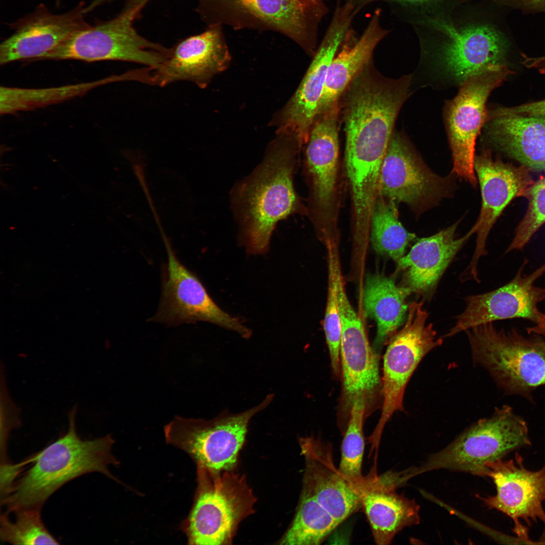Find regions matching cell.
<instances>
[{
	"label": "cell",
	"mask_w": 545,
	"mask_h": 545,
	"mask_svg": "<svg viewBox=\"0 0 545 545\" xmlns=\"http://www.w3.org/2000/svg\"><path fill=\"white\" fill-rule=\"evenodd\" d=\"M272 398L270 394L246 411L237 414L224 412L211 420L176 416L164 428L166 442L185 452L197 466L215 472L233 470L250 420Z\"/></svg>",
	"instance_id": "8"
},
{
	"label": "cell",
	"mask_w": 545,
	"mask_h": 545,
	"mask_svg": "<svg viewBox=\"0 0 545 545\" xmlns=\"http://www.w3.org/2000/svg\"><path fill=\"white\" fill-rule=\"evenodd\" d=\"M339 102L317 116L305 149L306 168L315 204L328 211L335 195L339 155Z\"/></svg>",
	"instance_id": "24"
},
{
	"label": "cell",
	"mask_w": 545,
	"mask_h": 545,
	"mask_svg": "<svg viewBox=\"0 0 545 545\" xmlns=\"http://www.w3.org/2000/svg\"><path fill=\"white\" fill-rule=\"evenodd\" d=\"M407 480L404 470L389 471L379 476L372 472L364 476L358 488L361 509L377 544L391 543L404 527L419 522V506L396 492Z\"/></svg>",
	"instance_id": "21"
},
{
	"label": "cell",
	"mask_w": 545,
	"mask_h": 545,
	"mask_svg": "<svg viewBox=\"0 0 545 545\" xmlns=\"http://www.w3.org/2000/svg\"><path fill=\"white\" fill-rule=\"evenodd\" d=\"M357 14L351 4L338 1L329 26L302 81L270 121L276 132L293 134L303 145L307 143L317 115L329 68Z\"/></svg>",
	"instance_id": "12"
},
{
	"label": "cell",
	"mask_w": 545,
	"mask_h": 545,
	"mask_svg": "<svg viewBox=\"0 0 545 545\" xmlns=\"http://www.w3.org/2000/svg\"><path fill=\"white\" fill-rule=\"evenodd\" d=\"M142 9L126 7L114 18L77 32L38 60L120 61L159 69L171 48L149 41L136 31L134 22Z\"/></svg>",
	"instance_id": "7"
},
{
	"label": "cell",
	"mask_w": 545,
	"mask_h": 545,
	"mask_svg": "<svg viewBox=\"0 0 545 545\" xmlns=\"http://www.w3.org/2000/svg\"><path fill=\"white\" fill-rule=\"evenodd\" d=\"M490 143L529 169L545 172V116L487 111L484 125Z\"/></svg>",
	"instance_id": "23"
},
{
	"label": "cell",
	"mask_w": 545,
	"mask_h": 545,
	"mask_svg": "<svg viewBox=\"0 0 545 545\" xmlns=\"http://www.w3.org/2000/svg\"><path fill=\"white\" fill-rule=\"evenodd\" d=\"M474 363L486 369L506 394L530 399L545 385V339L525 337L516 329H498L489 322L466 331Z\"/></svg>",
	"instance_id": "4"
},
{
	"label": "cell",
	"mask_w": 545,
	"mask_h": 545,
	"mask_svg": "<svg viewBox=\"0 0 545 545\" xmlns=\"http://www.w3.org/2000/svg\"><path fill=\"white\" fill-rule=\"evenodd\" d=\"M526 331L529 334L537 335L545 339V315L538 323L527 328Z\"/></svg>",
	"instance_id": "39"
},
{
	"label": "cell",
	"mask_w": 545,
	"mask_h": 545,
	"mask_svg": "<svg viewBox=\"0 0 545 545\" xmlns=\"http://www.w3.org/2000/svg\"><path fill=\"white\" fill-rule=\"evenodd\" d=\"M118 81L117 76L100 80L45 88L0 87V113L12 114L61 103L82 96L93 88Z\"/></svg>",
	"instance_id": "28"
},
{
	"label": "cell",
	"mask_w": 545,
	"mask_h": 545,
	"mask_svg": "<svg viewBox=\"0 0 545 545\" xmlns=\"http://www.w3.org/2000/svg\"><path fill=\"white\" fill-rule=\"evenodd\" d=\"M39 509H24L1 513L0 536L2 540L13 544H59L60 543L43 524Z\"/></svg>",
	"instance_id": "32"
},
{
	"label": "cell",
	"mask_w": 545,
	"mask_h": 545,
	"mask_svg": "<svg viewBox=\"0 0 545 545\" xmlns=\"http://www.w3.org/2000/svg\"><path fill=\"white\" fill-rule=\"evenodd\" d=\"M369 233L374 250L396 262L416 238L400 222L396 203L379 194L373 208Z\"/></svg>",
	"instance_id": "30"
},
{
	"label": "cell",
	"mask_w": 545,
	"mask_h": 545,
	"mask_svg": "<svg viewBox=\"0 0 545 545\" xmlns=\"http://www.w3.org/2000/svg\"><path fill=\"white\" fill-rule=\"evenodd\" d=\"M329 259L328 291L323 329L329 350L332 371L335 377H339L341 375V322L337 289V271L339 267L338 260L332 249L330 250Z\"/></svg>",
	"instance_id": "33"
},
{
	"label": "cell",
	"mask_w": 545,
	"mask_h": 545,
	"mask_svg": "<svg viewBox=\"0 0 545 545\" xmlns=\"http://www.w3.org/2000/svg\"><path fill=\"white\" fill-rule=\"evenodd\" d=\"M494 111L501 114L545 116V99L513 107H499Z\"/></svg>",
	"instance_id": "36"
},
{
	"label": "cell",
	"mask_w": 545,
	"mask_h": 545,
	"mask_svg": "<svg viewBox=\"0 0 545 545\" xmlns=\"http://www.w3.org/2000/svg\"><path fill=\"white\" fill-rule=\"evenodd\" d=\"M341 322L340 359L342 392L338 421L345 429L354 403L363 402L365 416L377 408L382 396L378 355L370 346L363 325L351 305L343 282L337 285Z\"/></svg>",
	"instance_id": "9"
},
{
	"label": "cell",
	"mask_w": 545,
	"mask_h": 545,
	"mask_svg": "<svg viewBox=\"0 0 545 545\" xmlns=\"http://www.w3.org/2000/svg\"><path fill=\"white\" fill-rule=\"evenodd\" d=\"M427 20L447 36L438 52V58L445 73L460 85L485 68L505 64V40L492 26L474 25L457 29L441 19Z\"/></svg>",
	"instance_id": "19"
},
{
	"label": "cell",
	"mask_w": 545,
	"mask_h": 545,
	"mask_svg": "<svg viewBox=\"0 0 545 545\" xmlns=\"http://www.w3.org/2000/svg\"><path fill=\"white\" fill-rule=\"evenodd\" d=\"M512 74L505 64L485 68L462 83L457 95L445 106L453 172L473 186L477 182L474 167L475 142L486 121L487 98Z\"/></svg>",
	"instance_id": "11"
},
{
	"label": "cell",
	"mask_w": 545,
	"mask_h": 545,
	"mask_svg": "<svg viewBox=\"0 0 545 545\" xmlns=\"http://www.w3.org/2000/svg\"><path fill=\"white\" fill-rule=\"evenodd\" d=\"M197 469V491L185 525L188 543L231 544L241 522L254 512L256 498L243 475Z\"/></svg>",
	"instance_id": "5"
},
{
	"label": "cell",
	"mask_w": 545,
	"mask_h": 545,
	"mask_svg": "<svg viewBox=\"0 0 545 545\" xmlns=\"http://www.w3.org/2000/svg\"><path fill=\"white\" fill-rule=\"evenodd\" d=\"M2 387V386L1 385ZM1 390V459L8 460L6 455V445L10 430L20 424L19 412L17 411L13 401L10 399L4 384Z\"/></svg>",
	"instance_id": "35"
},
{
	"label": "cell",
	"mask_w": 545,
	"mask_h": 545,
	"mask_svg": "<svg viewBox=\"0 0 545 545\" xmlns=\"http://www.w3.org/2000/svg\"><path fill=\"white\" fill-rule=\"evenodd\" d=\"M340 524L312 495L302 489L294 518L279 544H319Z\"/></svg>",
	"instance_id": "29"
},
{
	"label": "cell",
	"mask_w": 545,
	"mask_h": 545,
	"mask_svg": "<svg viewBox=\"0 0 545 545\" xmlns=\"http://www.w3.org/2000/svg\"><path fill=\"white\" fill-rule=\"evenodd\" d=\"M527 263L525 259L515 277L505 285L467 297L466 308L444 337L498 320L520 318L538 323L545 315L538 308L539 303L545 300V288L536 286L535 282L545 273V262L525 275L523 272Z\"/></svg>",
	"instance_id": "14"
},
{
	"label": "cell",
	"mask_w": 545,
	"mask_h": 545,
	"mask_svg": "<svg viewBox=\"0 0 545 545\" xmlns=\"http://www.w3.org/2000/svg\"><path fill=\"white\" fill-rule=\"evenodd\" d=\"M447 183L428 169L404 135L394 130L381 167L378 194L420 208L444 195Z\"/></svg>",
	"instance_id": "18"
},
{
	"label": "cell",
	"mask_w": 545,
	"mask_h": 545,
	"mask_svg": "<svg viewBox=\"0 0 545 545\" xmlns=\"http://www.w3.org/2000/svg\"><path fill=\"white\" fill-rule=\"evenodd\" d=\"M365 407L361 400L356 401L351 411L341 446L338 467L341 474L356 487L362 482V464L364 451L363 422Z\"/></svg>",
	"instance_id": "31"
},
{
	"label": "cell",
	"mask_w": 545,
	"mask_h": 545,
	"mask_svg": "<svg viewBox=\"0 0 545 545\" xmlns=\"http://www.w3.org/2000/svg\"><path fill=\"white\" fill-rule=\"evenodd\" d=\"M422 303L408 306L403 328L390 339L384 357L383 404L380 417L369 438L372 450H377L387 422L396 411L404 412L403 398L406 386L423 358L442 345L433 324H427V311Z\"/></svg>",
	"instance_id": "10"
},
{
	"label": "cell",
	"mask_w": 545,
	"mask_h": 545,
	"mask_svg": "<svg viewBox=\"0 0 545 545\" xmlns=\"http://www.w3.org/2000/svg\"><path fill=\"white\" fill-rule=\"evenodd\" d=\"M302 146L295 135L276 132L262 160L231 190L239 239L251 254L266 253L278 223L299 208L293 174Z\"/></svg>",
	"instance_id": "1"
},
{
	"label": "cell",
	"mask_w": 545,
	"mask_h": 545,
	"mask_svg": "<svg viewBox=\"0 0 545 545\" xmlns=\"http://www.w3.org/2000/svg\"><path fill=\"white\" fill-rule=\"evenodd\" d=\"M411 293L408 288L397 286L392 278L378 274L367 276L363 304L366 315L376 323L373 348L377 354L404 323L409 306L406 300Z\"/></svg>",
	"instance_id": "27"
},
{
	"label": "cell",
	"mask_w": 545,
	"mask_h": 545,
	"mask_svg": "<svg viewBox=\"0 0 545 545\" xmlns=\"http://www.w3.org/2000/svg\"><path fill=\"white\" fill-rule=\"evenodd\" d=\"M531 445L525 421L513 409L497 408L489 417L481 419L440 452L430 456L415 475L435 469H448L485 476L486 464L502 459L518 448Z\"/></svg>",
	"instance_id": "6"
},
{
	"label": "cell",
	"mask_w": 545,
	"mask_h": 545,
	"mask_svg": "<svg viewBox=\"0 0 545 545\" xmlns=\"http://www.w3.org/2000/svg\"><path fill=\"white\" fill-rule=\"evenodd\" d=\"M85 4L80 2L69 11L54 14L43 4L8 26L13 33L0 45V65L21 60H38L72 35L88 28Z\"/></svg>",
	"instance_id": "17"
},
{
	"label": "cell",
	"mask_w": 545,
	"mask_h": 545,
	"mask_svg": "<svg viewBox=\"0 0 545 545\" xmlns=\"http://www.w3.org/2000/svg\"><path fill=\"white\" fill-rule=\"evenodd\" d=\"M537 544H545V528Z\"/></svg>",
	"instance_id": "42"
},
{
	"label": "cell",
	"mask_w": 545,
	"mask_h": 545,
	"mask_svg": "<svg viewBox=\"0 0 545 545\" xmlns=\"http://www.w3.org/2000/svg\"><path fill=\"white\" fill-rule=\"evenodd\" d=\"M231 61L222 26L212 25L203 32L182 40L171 48L169 58L153 72V84L162 86L188 81L205 88Z\"/></svg>",
	"instance_id": "20"
},
{
	"label": "cell",
	"mask_w": 545,
	"mask_h": 545,
	"mask_svg": "<svg viewBox=\"0 0 545 545\" xmlns=\"http://www.w3.org/2000/svg\"><path fill=\"white\" fill-rule=\"evenodd\" d=\"M525 57L524 56V57H523V58L524 59V58H525ZM523 60H524V59H523ZM523 62H522V64H523Z\"/></svg>",
	"instance_id": "43"
},
{
	"label": "cell",
	"mask_w": 545,
	"mask_h": 545,
	"mask_svg": "<svg viewBox=\"0 0 545 545\" xmlns=\"http://www.w3.org/2000/svg\"><path fill=\"white\" fill-rule=\"evenodd\" d=\"M347 1L352 3L356 9L359 12L366 6L376 2H386L388 3H399L403 4H425L434 2L441 0H342Z\"/></svg>",
	"instance_id": "37"
},
{
	"label": "cell",
	"mask_w": 545,
	"mask_h": 545,
	"mask_svg": "<svg viewBox=\"0 0 545 545\" xmlns=\"http://www.w3.org/2000/svg\"><path fill=\"white\" fill-rule=\"evenodd\" d=\"M76 406L68 414L67 432L42 450L16 464L14 477L1 492V505L11 512L24 509H41L56 490L72 479L97 472L115 480L108 466L119 461L111 452L114 440L108 434L81 439L75 426Z\"/></svg>",
	"instance_id": "2"
},
{
	"label": "cell",
	"mask_w": 545,
	"mask_h": 545,
	"mask_svg": "<svg viewBox=\"0 0 545 545\" xmlns=\"http://www.w3.org/2000/svg\"><path fill=\"white\" fill-rule=\"evenodd\" d=\"M381 9L374 11L359 38L353 40L351 30L348 31L341 50L337 52L329 68L317 116L338 102L351 80L372 59L376 46L390 32L381 24Z\"/></svg>",
	"instance_id": "26"
},
{
	"label": "cell",
	"mask_w": 545,
	"mask_h": 545,
	"mask_svg": "<svg viewBox=\"0 0 545 545\" xmlns=\"http://www.w3.org/2000/svg\"><path fill=\"white\" fill-rule=\"evenodd\" d=\"M113 0H96V2L99 5L103 4L104 3L108 2ZM126 2V7H139L142 8L145 6V5L149 0H125Z\"/></svg>",
	"instance_id": "41"
},
{
	"label": "cell",
	"mask_w": 545,
	"mask_h": 545,
	"mask_svg": "<svg viewBox=\"0 0 545 545\" xmlns=\"http://www.w3.org/2000/svg\"><path fill=\"white\" fill-rule=\"evenodd\" d=\"M485 476L490 477L496 487L495 496L481 498L489 509H496L514 521V531L525 543H533L528 538L527 528L531 520H541L545 524V465L539 470L525 468L523 459L516 453L514 459H502L486 464Z\"/></svg>",
	"instance_id": "15"
},
{
	"label": "cell",
	"mask_w": 545,
	"mask_h": 545,
	"mask_svg": "<svg viewBox=\"0 0 545 545\" xmlns=\"http://www.w3.org/2000/svg\"><path fill=\"white\" fill-rule=\"evenodd\" d=\"M197 1V12L208 26L278 32L312 57L317 49L319 24L329 12L328 0Z\"/></svg>",
	"instance_id": "3"
},
{
	"label": "cell",
	"mask_w": 545,
	"mask_h": 545,
	"mask_svg": "<svg viewBox=\"0 0 545 545\" xmlns=\"http://www.w3.org/2000/svg\"><path fill=\"white\" fill-rule=\"evenodd\" d=\"M525 197L528 200L526 212L517 227L506 253L522 249L545 223V177L534 181Z\"/></svg>",
	"instance_id": "34"
},
{
	"label": "cell",
	"mask_w": 545,
	"mask_h": 545,
	"mask_svg": "<svg viewBox=\"0 0 545 545\" xmlns=\"http://www.w3.org/2000/svg\"><path fill=\"white\" fill-rule=\"evenodd\" d=\"M299 442L305 460L302 489L341 524L362 508L356 487L335 465L331 444L313 436Z\"/></svg>",
	"instance_id": "22"
},
{
	"label": "cell",
	"mask_w": 545,
	"mask_h": 545,
	"mask_svg": "<svg viewBox=\"0 0 545 545\" xmlns=\"http://www.w3.org/2000/svg\"><path fill=\"white\" fill-rule=\"evenodd\" d=\"M459 222L428 237L419 239L397 262V270H406L404 286L411 293L431 292L454 256L473 233L456 239Z\"/></svg>",
	"instance_id": "25"
},
{
	"label": "cell",
	"mask_w": 545,
	"mask_h": 545,
	"mask_svg": "<svg viewBox=\"0 0 545 545\" xmlns=\"http://www.w3.org/2000/svg\"><path fill=\"white\" fill-rule=\"evenodd\" d=\"M524 8L545 11V0H510Z\"/></svg>",
	"instance_id": "38"
},
{
	"label": "cell",
	"mask_w": 545,
	"mask_h": 545,
	"mask_svg": "<svg viewBox=\"0 0 545 545\" xmlns=\"http://www.w3.org/2000/svg\"><path fill=\"white\" fill-rule=\"evenodd\" d=\"M168 256L158 309L150 321L169 325L212 323L235 331L244 338L250 337V330L223 310L212 300L197 276L179 260L169 238L158 223Z\"/></svg>",
	"instance_id": "13"
},
{
	"label": "cell",
	"mask_w": 545,
	"mask_h": 545,
	"mask_svg": "<svg viewBox=\"0 0 545 545\" xmlns=\"http://www.w3.org/2000/svg\"><path fill=\"white\" fill-rule=\"evenodd\" d=\"M474 167L480 184L482 204L479 216L470 229L477 233L476 245L465 273L476 279L478 260L486 254L485 243L491 229L513 199L525 197L534 180L529 169L493 158L488 149L475 156Z\"/></svg>",
	"instance_id": "16"
},
{
	"label": "cell",
	"mask_w": 545,
	"mask_h": 545,
	"mask_svg": "<svg viewBox=\"0 0 545 545\" xmlns=\"http://www.w3.org/2000/svg\"><path fill=\"white\" fill-rule=\"evenodd\" d=\"M529 66L537 69L540 73H545V57L540 58H532L530 60Z\"/></svg>",
	"instance_id": "40"
}]
</instances>
